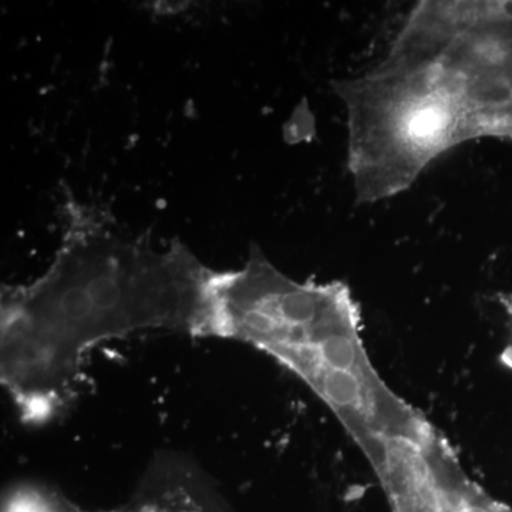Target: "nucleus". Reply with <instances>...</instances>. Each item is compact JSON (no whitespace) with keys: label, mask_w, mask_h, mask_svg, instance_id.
Returning a JSON list of instances; mask_svg holds the SVG:
<instances>
[{"label":"nucleus","mask_w":512,"mask_h":512,"mask_svg":"<svg viewBox=\"0 0 512 512\" xmlns=\"http://www.w3.org/2000/svg\"><path fill=\"white\" fill-rule=\"evenodd\" d=\"M49 268L2 291L0 372L23 420L43 423L79 396L93 349L147 330L214 338L212 278L187 245H151L109 215L67 201Z\"/></svg>","instance_id":"nucleus-1"},{"label":"nucleus","mask_w":512,"mask_h":512,"mask_svg":"<svg viewBox=\"0 0 512 512\" xmlns=\"http://www.w3.org/2000/svg\"><path fill=\"white\" fill-rule=\"evenodd\" d=\"M333 87L356 204L396 197L460 144L512 140V0L417 3L386 56Z\"/></svg>","instance_id":"nucleus-2"},{"label":"nucleus","mask_w":512,"mask_h":512,"mask_svg":"<svg viewBox=\"0 0 512 512\" xmlns=\"http://www.w3.org/2000/svg\"><path fill=\"white\" fill-rule=\"evenodd\" d=\"M215 338L261 350L298 376L335 414L367 461L433 424L384 383L367 355L349 286L299 282L259 247L234 271H215Z\"/></svg>","instance_id":"nucleus-3"},{"label":"nucleus","mask_w":512,"mask_h":512,"mask_svg":"<svg viewBox=\"0 0 512 512\" xmlns=\"http://www.w3.org/2000/svg\"><path fill=\"white\" fill-rule=\"evenodd\" d=\"M498 298H500L501 305L504 306L505 312H507L508 318H510L512 325V291L500 293Z\"/></svg>","instance_id":"nucleus-4"}]
</instances>
